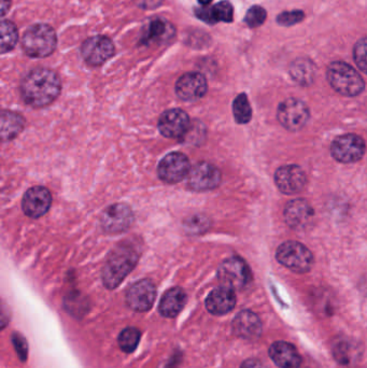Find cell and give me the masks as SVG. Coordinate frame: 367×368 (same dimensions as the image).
I'll return each mask as SVG.
<instances>
[{
    "instance_id": "34",
    "label": "cell",
    "mask_w": 367,
    "mask_h": 368,
    "mask_svg": "<svg viewBox=\"0 0 367 368\" xmlns=\"http://www.w3.org/2000/svg\"><path fill=\"white\" fill-rule=\"evenodd\" d=\"M335 359L341 364H348L350 359V346L347 342L339 340L333 348Z\"/></svg>"
},
{
    "instance_id": "30",
    "label": "cell",
    "mask_w": 367,
    "mask_h": 368,
    "mask_svg": "<svg viewBox=\"0 0 367 368\" xmlns=\"http://www.w3.org/2000/svg\"><path fill=\"white\" fill-rule=\"evenodd\" d=\"M65 308L71 316L82 318L88 312V302L79 294L71 295L65 300Z\"/></svg>"
},
{
    "instance_id": "23",
    "label": "cell",
    "mask_w": 367,
    "mask_h": 368,
    "mask_svg": "<svg viewBox=\"0 0 367 368\" xmlns=\"http://www.w3.org/2000/svg\"><path fill=\"white\" fill-rule=\"evenodd\" d=\"M187 302V294L181 287L168 290L160 302V314L165 318H175L180 314Z\"/></svg>"
},
{
    "instance_id": "15",
    "label": "cell",
    "mask_w": 367,
    "mask_h": 368,
    "mask_svg": "<svg viewBox=\"0 0 367 368\" xmlns=\"http://www.w3.org/2000/svg\"><path fill=\"white\" fill-rule=\"evenodd\" d=\"M134 221L132 209L125 204H115L109 207L101 218V226L110 234L125 232Z\"/></svg>"
},
{
    "instance_id": "9",
    "label": "cell",
    "mask_w": 367,
    "mask_h": 368,
    "mask_svg": "<svg viewBox=\"0 0 367 368\" xmlns=\"http://www.w3.org/2000/svg\"><path fill=\"white\" fill-rule=\"evenodd\" d=\"M115 44L106 36H93L83 42L81 55L90 66H100L115 54Z\"/></svg>"
},
{
    "instance_id": "18",
    "label": "cell",
    "mask_w": 367,
    "mask_h": 368,
    "mask_svg": "<svg viewBox=\"0 0 367 368\" xmlns=\"http://www.w3.org/2000/svg\"><path fill=\"white\" fill-rule=\"evenodd\" d=\"M208 90L206 78L200 73H187L181 76L176 83V93L182 101L202 98Z\"/></svg>"
},
{
    "instance_id": "21",
    "label": "cell",
    "mask_w": 367,
    "mask_h": 368,
    "mask_svg": "<svg viewBox=\"0 0 367 368\" xmlns=\"http://www.w3.org/2000/svg\"><path fill=\"white\" fill-rule=\"evenodd\" d=\"M195 16L209 25H216L219 22L232 23L234 20V8L229 1H220L214 6L196 8Z\"/></svg>"
},
{
    "instance_id": "8",
    "label": "cell",
    "mask_w": 367,
    "mask_h": 368,
    "mask_svg": "<svg viewBox=\"0 0 367 368\" xmlns=\"http://www.w3.org/2000/svg\"><path fill=\"white\" fill-rule=\"evenodd\" d=\"M366 152V143L356 134H345L337 137L331 145V154L337 162L352 164L362 160Z\"/></svg>"
},
{
    "instance_id": "32",
    "label": "cell",
    "mask_w": 367,
    "mask_h": 368,
    "mask_svg": "<svg viewBox=\"0 0 367 368\" xmlns=\"http://www.w3.org/2000/svg\"><path fill=\"white\" fill-rule=\"evenodd\" d=\"M353 58L356 66L367 75V38H362L356 42L353 48Z\"/></svg>"
},
{
    "instance_id": "36",
    "label": "cell",
    "mask_w": 367,
    "mask_h": 368,
    "mask_svg": "<svg viewBox=\"0 0 367 368\" xmlns=\"http://www.w3.org/2000/svg\"><path fill=\"white\" fill-rule=\"evenodd\" d=\"M137 7L143 10H154L164 3V0H133Z\"/></svg>"
},
{
    "instance_id": "33",
    "label": "cell",
    "mask_w": 367,
    "mask_h": 368,
    "mask_svg": "<svg viewBox=\"0 0 367 368\" xmlns=\"http://www.w3.org/2000/svg\"><path fill=\"white\" fill-rule=\"evenodd\" d=\"M305 19V14L301 10H293V11H286L280 14L277 16L278 24L282 26H293V25L301 23Z\"/></svg>"
},
{
    "instance_id": "14",
    "label": "cell",
    "mask_w": 367,
    "mask_h": 368,
    "mask_svg": "<svg viewBox=\"0 0 367 368\" xmlns=\"http://www.w3.org/2000/svg\"><path fill=\"white\" fill-rule=\"evenodd\" d=\"M156 297L155 285L151 280L143 279L134 283L126 293V302L134 312H145L151 310Z\"/></svg>"
},
{
    "instance_id": "4",
    "label": "cell",
    "mask_w": 367,
    "mask_h": 368,
    "mask_svg": "<svg viewBox=\"0 0 367 368\" xmlns=\"http://www.w3.org/2000/svg\"><path fill=\"white\" fill-rule=\"evenodd\" d=\"M326 77L333 90L343 96H358L365 88V82L360 73L343 61L331 63Z\"/></svg>"
},
{
    "instance_id": "22",
    "label": "cell",
    "mask_w": 367,
    "mask_h": 368,
    "mask_svg": "<svg viewBox=\"0 0 367 368\" xmlns=\"http://www.w3.org/2000/svg\"><path fill=\"white\" fill-rule=\"evenodd\" d=\"M269 357L280 368H299L301 357L290 342H276L269 348Z\"/></svg>"
},
{
    "instance_id": "19",
    "label": "cell",
    "mask_w": 367,
    "mask_h": 368,
    "mask_svg": "<svg viewBox=\"0 0 367 368\" xmlns=\"http://www.w3.org/2000/svg\"><path fill=\"white\" fill-rule=\"evenodd\" d=\"M236 305V295L234 290L227 287L214 289L206 300V308L214 316H223L234 310Z\"/></svg>"
},
{
    "instance_id": "13",
    "label": "cell",
    "mask_w": 367,
    "mask_h": 368,
    "mask_svg": "<svg viewBox=\"0 0 367 368\" xmlns=\"http://www.w3.org/2000/svg\"><path fill=\"white\" fill-rule=\"evenodd\" d=\"M221 171L214 165L202 162L193 167L189 173V187L194 191L214 190L221 183Z\"/></svg>"
},
{
    "instance_id": "16",
    "label": "cell",
    "mask_w": 367,
    "mask_h": 368,
    "mask_svg": "<svg viewBox=\"0 0 367 368\" xmlns=\"http://www.w3.org/2000/svg\"><path fill=\"white\" fill-rule=\"evenodd\" d=\"M159 130L167 138H182L190 130V118L181 109L167 110L159 120Z\"/></svg>"
},
{
    "instance_id": "17",
    "label": "cell",
    "mask_w": 367,
    "mask_h": 368,
    "mask_svg": "<svg viewBox=\"0 0 367 368\" xmlns=\"http://www.w3.org/2000/svg\"><path fill=\"white\" fill-rule=\"evenodd\" d=\"M52 205V196L43 187H33L23 196L22 208L25 215L38 219L48 213Z\"/></svg>"
},
{
    "instance_id": "37",
    "label": "cell",
    "mask_w": 367,
    "mask_h": 368,
    "mask_svg": "<svg viewBox=\"0 0 367 368\" xmlns=\"http://www.w3.org/2000/svg\"><path fill=\"white\" fill-rule=\"evenodd\" d=\"M240 368H267L265 364L262 363L259 359H247L242 363Z\"/></svg>"
},
{
    "instance_id": "38",
    "label": "cell",
    "mask_w": 367,
    "mask_h": 368,
    "mask_svg": "<svg viewBox=\"0 0 367 368\" xmlns=\"http://www.w3.org/2000/svg\"><path fill=\"white\" fill-rule=\"evenodd\" d=\"M11 0H1V16H5L6 14L11 8Z\"/></svg>"
},
{
    "instance_id": "20",
    "label": "cell",
    "mask_w": 367,
    "mask_h": 368,
    "mask_svg": "<svg viewBox=\"0 0 367 368\" xmlns=\"http://www.w3.org/2000/svg\"><path fill=\"white\" fill-rule=\"evenodd\" d=\"M236 336L246 340H257L262 334V323L259 317L250 310H242L233 321Z\"/></svg>"
},
{
    "instance_id": "3",
    "label": "cell",
    "mask_w": 367,
    "mask_h": 368,
    "mask_svg": "<svg viewBox=\"0 0 367 368\" xmlns=\"http://www.w3.org/2000/svg\"><path fill=\"white\" fill-rule=\"evenodd\" d=\"M58 37L53 27L46 24H35L25 31L22 48L25 54L33 58H43L56 51Z\"/></svg>"
},
{
    "instance_id": "24",
    "label": "cell",
    "mask_w": 367,
    "mask_h": 368,
    "mask_svg": "<svg viewBox=\"0 0 367 368\" xmlns=\"http://www.w3.org/2000/svg\"><path fill=\"white\" fill-rule=\"evenodd\" d=\"M174 34L175 29L172 24H170L167 21L162 20V19H156L148 25L147 31L143 36L141 42L145 44L163 42L172 38Z\"/></svg>"
},
{
    "instance_id": "27",
    "label": "cell",
    "mask_w": 367,
    "mask_h": 368,
    "mask_svg": "<svg viewBox=\"0 0 367 368\" xmlns=\"http://www.w3.org/2000/svg\"><path fill=\"white\" fill-rule=\"evenodd\" d=\"M1 52L7 53L16 48L19 40V31L11 21H3L1 23Z\"/></svg>"
},
{
    "instance_id": "39",
    "label": "cell",
    "mask_w": 367,
    "mask_h": 368,
    "mask_svg": "<svg viewBox=\"0 0 367 368\" xmlns=\"http://www.w3.org/2000/svg\"><path fill=\"white\" fill-rule=\"evenodd\" d=\"M197 1L202 6H208L209 4L212 3V0H197Z\"/></svg>"
},
{
    "instance_id": "31",
    "label": "cell",
    "mask_w": 367,
    "mask_h": 368,
    "mask_svg": "<svg viewBox=\"0 0 367 368\" xmlns=\"http://www.w3.org/2000/svg\"><path fill=\"white\" fill-rule=\"evenodd\" d=\"M267 12L264 8L261 6H253L247 12L244 22L247 23L251 29H257V27L263 25V23L267 21Z\"/></svg>"
},
{
    "instance_id": "5",
    "label": "cell",
    "mask_w": 367,
    "mask_h": 368,
    "mask_svg": "<svg viewBox=\"0 0 367 368\" xmlns=\"http://www.w3.org/2000/svg\"><path fill=\"white\" fill-rule=\"evenodd\" d=\"M276 259L282 266L296 274L310 272L314 264L311 251L303 243L294 240L281 243L276 252Z\"/></svg>"
},
{
    "instance_id": "26",
    "label": "cell",
    "mask_w": 367,
    "mask_h": 368,
    "mask_svg": "<svg viewBox=\"0 0 367 368\" xmlns=\"http://www.w3.org/2000/svg\"><path fill=\"white\" fill-rule=\"evenodd\" d=\"M24 128V120L20 114L4 111L1 114V138L10 140L18 136Z\"/></svg>"
},
{
    "instance_id": "29",
    "label": "cell",
    "mask_w": 367,
    "mask_h": 368,
    "mask_svg": "<svg viewBox=\"0 0 367 368\" xmlns=\"http://www.w3.org/2000/svg\"><path fill=\"white\" fill-rule=\"evenodd\" d=\"M140 340V331L136 327H126L119 336L120 348L126 353H132L136 350Z\"/></svg>"
},
{
    "instance_id": "12",
    "label": "cell",
    "mask_w": 367,
    "mask_h": 368,
    "mask_svg": "<svg viewBox=\"0 0 367 368\" xmlns=\"http://www.w3.org/2000/svg\"><path fill=\"white\" fill-rule=\"evenodd\" d=\"M190 162L187 155L181 152L167 154L160 163L157 173L166 183H178L189 175Z\"/></svg>"
},
{
    "instance_id": "10",
    "label": "cell",
    "mask_w": 367,
    "mask_h": 368,
    "mask_svg": "<svg viewBox=\"0 0 367 368\" xmlns=\"http://www.w3.org/2000/svg\"><path fill=\"white\" fill-rule=\"evenodd\" d=\"M284 215L286 225L296 232H306L314 225V208L303 198L290 200L284 208Z\"/></svg>"
},
{
    "instance_id": "1",
    "label": "cell",
    "mask_w": 367,
    "mask_h": 368,
    "mask_svg": "<svg viewBox=\"0 0 367 368\" xmlns=\"http://www.w3.org/2000/svg\"><path fill=\"white\" fill-rule=\"evenodd\" d=\"M62 84L56 71L48 68H36L29 71L21 83V94L31 107H46L61 94Z\"/></svg>"
},
{
    "instance_id": "7",
    "label": "cell",
    "mask_w": 367,
    "mask_h": 368,
    "mask_svg": "<svg viewBox=\"0 0 367 368\" xmlns=\"http://www.w3.org/2000/svg\"><path fill=\"white\" fill-rule=\"evenodd\" d=\"M277 118L286 130L299 132L309 121V108L301 99H284L278 107Z\"/></svg>"
},
{
    "instance_id": "35",
    "label": "cell",
    "mask_w": 367,
    "mask_h": 368,
    "mask_svg": "<svg viewBox=\"0 0 367 368\" xmlns=\"http://www.w3.org/2000/svg\"><path fill=\"white\" fill-rule=\"evenodd\" d=\"M12 342H14V348H16V353H18L21 361H26L27 355H29V344H27L26 339L21 334L14 333V335H12Z\"/></svg>"
},
{
    "instance_id": "6",
    "label": "cell",
    "mask_w": 367,
    "mask_h": 368,
    "mask_svg": "<svg viewBox=\"0 0 367 368\" xmlns=\"http://www.w3.org/2000/svg\"><path fill=\"white\" fill-rule=\"evenodd\" d=\"M218 278L223 287L242 290L252 280V272L244 260L239 257L225 260L218 270Z\"/></svg>"
},
{
    "instance_id": "11",
    "label": "cell",
    "mask_w": 367,
    "mask_h": 368,
    "mask_svg": "<svg viewBox=\"0 0 367 368\" xmlns=\"http://www.w3.org/2000/svg\"><path fill=\"white\" fill-rule=\"evenodd\" d=\"M275 183L281 193L286 195H295L305 189L307 177L301 167L296 165H286L276 171Z\"/></svg>"
},
{
    "instance_id": "2",
    "label": "cell",
    "mask_w": 367,
    "mask_h": 368,
    "mask_svg": "<svg viewBox=\"0 0 367 368\" xmlns=\"http://www.w3.org/2000/svg\"><path fill=\"white\" fill-rule=\"evenodd\" d=\"M138 262V253L130 245H120L109 255L103 270V285L115 290L134 270Z\"/></svg>"
},
{
    "instance_id": "25",
    "label": "cell",
    "mask_w": 367,
    "mask_h": 368,
    "mask_svg": "<svg viewBox=\"0 0 367 368\" xmlns=\"http://www.w3.org/2000/svg\"><path fill=\"white\" fill-rule=\"evenodd\" d=\"M289 71L292 79L304 86H310L316 77V66L308 58L295 59L291 64Z\"/></svg>"
},
{
    "instance_id": "28",
    "label": "cell",
    "mask_w": 367,
    "mask_h": 368,
    "mask_svg": "<svg viewBox=\"0 0 367 368\" xmlns=\"http://www.w3.org/2000/svg\"><path fill=\"white\" fill-rule=\"evenodd\" d=\"M233 113L238 124H247L252 118V109L244 93L238 95L233 103Z\"/></svg>"
}]
</instances>
